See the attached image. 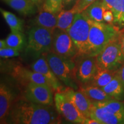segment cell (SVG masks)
I'll return each mask as SVG.
<instances>
[{"label": "cell", "mask_w": 124, "mask_h": 124, "mask_svg": "<svg viewBox=\"0 0 124 124\" xmlns=\"http://www.w3.org/2000/svg\"><path fill=\"white\" fill-rule=\"evenodd\" d=\"M52 106L33 103L27 99L14 102L9 119L16 124H57L61 123V118Z\"/></svg>", "instance_id": "cell-1"}, {"label": "cell", "mask_w": 124, "mask_h": 124, "mask_svg": "<svg viewBox=\"0 0 124 124\" xmlns=\"http://www.w3.org/2000/svg\"><path fill=\"white\" fill-rule=\"evenodd\" d=\"M120 29L106 23L92 21L89 36L87 55L96 56L111 41L120 37Z\"/></svg>", "instance_id": "cell-2"}, {"label": "cell", "mask_w": 124, "mask_h": 124, "mask_svg": "<svg viewBox=\"0 0 124 124\" xmlns=\"http://www.w3.org/2000/svg\"><path fill=\"white\" fill-rule=\"evenodd\" d=\"M57 78L67 87L77 89V60L66 58L53 51L43 54Z\"/></svg>", "instance_id": "cell-3"}, {"label": "cell", "mask_w": 124, "mask_h": 124, "mask_svg": "<svg viewBox=\"0 0 124 124\" xmlns=\"http://www.w3.org/2000/svg\"><path fill=\"white\" fill-rule=\"evenodd\" d=\"M92 20L84 12L75 14L73 23L67 31L73 40L81 56L87 55L89 36Z\"/></svg>", "instance_id": "cell-4"}, {"label": "cell", "mask_w": 124, "mask_h": 124, "mask_svg": "<svg viewBox=\"0 0 124 124\" xmlns=\"http://www.w3.org/2000/svg\"><path fill=\"white\" fill-rule=\"evenodd\" d=\"M98 67L117 71L124 63L120 38L111 41L95 56Z\"/></svg>", "instance_id": "cell-5"}, {"label": "cell", "mask_w": 124, "mask_h": 124, "mask_svg": "<svg viewBox=\"0 0 124 124\" xmlns=\"http://www.w3.org/2000/svg\"><path fill=\"white\" fill-rule=\"evenodd\" d=\"M52 33L44 28L35 25L29 31L27 49L35 54H45L52 51Z\"/></svg>", "instance_id": "cell-6"}, {"label": "cell", "mask_w": 124, "mask_h": 124, "mask_svg": "<svg viewBox=\"0 0 124 124\" xmlns=\"http://www.w3.org/2000/svg\"><path fill=\"white\" fill-rule=\"evenodd\" d=\"M52 51L61 56L76 59L80 56L78 48L67 31L56 28L52 33Z\"/></svg>", "instance_id": "cell-7"}, {"label": "cell", "mask_w": 124, "mask_h": 124, "mask_svg": "<svg viewBox=\"0 0 124 124\" xmlns=\"http://www.w3.org/2000/svg\"><path fill=\"white\" fill-rule=\"evenodd\" d=\"M54 103L56 111L67 121L72 124H85L87 118L79 112L64 93H55Z\"/></svg>", "instance_id": "cell-8"}, {"label": "cell", "mask_w": 124, "mask_h": 124, "mask_svg": "<svg viewBox=\"0 0 124 124\" xmlns=\"http://www.w3.org/2000/svg\"><path fill=\"white\" fill-rule=\"evenodd\" d=\"M53 89L47 85L36 83H28L25 89V98L33 103L52 106L54 102Z\"/></svg>", "instance_id": "cell-9"}, {"label": "cell", "mask_w": 124, "mask_h": 124, "mask_svg": "<svg viewBox=\"0 0 124 124\" xmlns=\"http://www.w3.org/2000/svg\"><path fill=\"white\" fill-rule=\"evenodd\" d=\"M77 64L78 80L83 83H89L95 75L98 70L95 56L85 55L80 56Z\"/></svg>", "instance_id": "cell-10"}, {"label": "cell", "mask_w": 124, "mask_h": 124, "mask_svg": "<svg viewBox=\"0 0 124 124\" xmlns=\"http://www.w3.org/2000/svg\"><path fill=\"white\" fill-rule=\"evenodd\" d=\"M74 90L67 87L62 92L64 93L82 115L87 118H90L92 102L81 91H75Z\"/></svg>", "instance_id": "cell-11"}, {"label": "cell", "mask_w": 124, "mask_h": 124, "mask_svg": "<svg viewBox=\"0 0 124 124\" xmlns=\"http://www.w3.org/2000/svg\"><path fill=\"white\" fill-rule=\"evenodd\" d=\"M31 68L32 70L39 72L46 77L51 83L54 91L56 92H62L64 90V89L60 83V80L54 73L44 56L34 62L32 64Z\"/></svg>", "instance_id": "cell-12"}, {"label": "cell", "mask_w": 124, "mask_h": 124, "mask_svg": "<svg viewBox=\"0 0 124 124\" xmlns=\"http://www.w3.org/2000/svg\"><path fill=\"white\" fill-rule=\"evenodd\" d=\"M13 75L22 83H26V85L32 82L39 84L46 85L52 87L51 83L46 77L39 72L33 70H29L22 66H16L13 69Z\"/></svg>", "instance_id": "cell-13"}, {"label": "cell", "mask_w": 124, "mask_h": 124, "mask_svg": "<svg viewBox=\"0 0 124 124\" xmlns=\"http://www.w3.org/2000/svg\"><path fill=\"white\" fill-rule=\"evenodd\" d=\"M90 118L95 119L100 124H124V115L114 114L93 103Z\"/></svg>", "instance_id": "cell-14"}, {"label": "cell", "mask_w": 124, "mask_h": 124, "mask_svg": "<svg viewBox=\"0 0 124 124\" xmlns=\"http://www.w3.org/2000/svg\"><path fill=\"white\" fill-rule=\"evenodd\" d=\"M13 94L10 89L4 83L0 85V121L7 123V118L13 105Z\"/></svg>", "instance_id": "cell-15"}, {"label": "cell", "mask_w": 124, "mask_h": 124, "mask_svg": "<svg viewBox=\"0 0 124 124\" xmlns=\"http://www.w3.org/2000/svg\"><path fill=\"white\" fill-rule=\"evenodd\" d=\"M107 9L114 16V25L119 29L124 27V0H103Z\"/></svg>", "instance_id": "cell-16"}, {"label": "cell", "mask_w": 124, "mask_h": 124, "mask_svg": "<svg viewBox=\"0 0 124 124\" xmlns=\"http://www.w3.org/2000/svg\"><path fill=\"white\" fill-rule=\"evenodd\" d=\"M101 89L114 100H124V86L117 73L108 85Z\"/></svg>", "instance_id": "cell-17"}, {"label": "cell", "mask_w": 124, "mask_h": 124, "mask_svg": "<svg viewBox=\"0 0 124 124\" xmlns=\"http://www.w3.org/2000/svg\"><path fill=\"white\" fill-rule=\"evenodd\" d=\"M58 14L43 10L40 12L35 19L36 25L44 28L53 32L57 28Z\"/></svg>", "instance_id": "cell-18"}, {"label": "cell", "mask_w": 124, "mask_h": 124, "mask_svg": "<svg viewBox=\"0 0 124 124\" xmlns=\"http://www.w3.org/2000/svg\"><path fill=\"white\" fill-rule=\"evenodd\" d=\"M7 4L21 15H33L36 12V3L32 0H7Z\"/></svg>", "instance_id": "cell-19"}, {"label": "cell", "mask_w": 124, "mask_h": 124, "mask_svg": "<svg viewBox=\"0 0 124 124\" xmlns=\"http://www.w3.org/2000/svg\"><path fill=\"white\" fill-rule=\"evenodd\" d=\"M107 9L103 0H97L87 8L83 12L92 21L105 23L103 21V13Z\"/></svg>", "instance_id": "cell-20"}, {"label": "cell", "mask_w": 124, "mask_h": 124, "mask_svg": "<svg viewBox=\"0 0 124 124\" xmlns=\"http://www.w3.org/2000/svg\"><path fill=\"white\" fill-rule=\"evenodd\" d=\"M117 71L102 69L98 67L95 75L90 82V86L102 88L108 84L117 75Z\"/></svg>", "instance_id": "cell-21"}, {"label": "cell", "mask_w": 124, "mask_h": 124, "mask_svg": "<svg viewBox=\"0 0 124 124\" xmlns=\"http://www.w3.org/2000/svg\"><path fill=\"white\" fill-rule=\"evenodd\" d=\"M81 91L91 101H102L113 99L106 94L101 88L97 86H90L80 89Z\"/></svg>", "instance_id": "cell-22"}, {"label": "cell", "mask_w": 124, "mask_h": 124, "mask_svg": "<svg viewBox=\"0 0 124 124\" xmlns=\"http://www.w3.org/2000/svg\"><path fill=\"white\" fill-rule=\"evenodd\" d=\"M96 106L104 108L106 110L116 114L124 115V102L114 99L102 101H91Z\"/></svg>", "instance_id": "cell-23"}, {"label": "cell", "mask_w": 124, "mask_h": 124, "mask_svg": "<svg viewBox=\"0 0 124 124\" xmlns=\"http://www.w3.org/2000/svg\"><path fill=\"white\" fill-rule=\"evenodd\" d=\"M76 13L72 8L69 10H62L58 13L57 28L67 31L73 23Z\"/></svg>", "instance_id": "cell-24"}, {"label": "cell", "mask_w": 124, "mask_h": 124, "mask_svg": "<svg viewBox=\"0 0 124 124\" xmlns=\"http://www.w3.org/2000/svg\"><path fill=\"white\" fill-rule=\"evenodd\" d=\"M0 11L9 25L11 32H22L23 22L21 19L11 12L1 9Z\"/></svg>", "instance_id": "cell-25"}, {"label": "cell", "mask_w": 124, "mask_h": 124, "mask_svg": "<svg viewBox=\"0 0 124 124\" xmlns=\"http://www.w3.org/2000/svg\"><path fill=\"white\" fill-rule=\"evenodd\" d=\"M8 46L20 50L24 45V36L22 32H11L6 39Z\"/></svg>", "instance_id": "cell-26"}, {"label": "cell", "mask_w": 124, "mask_h": 124, "mask_svg": "<svg viewBox=\"0 0 124 124\" xmlns=\"http://www.w3.org/2000/svg\"><path fill=\"white\" fill-rule=\"evenodd\" d=\"M43 10L58 14L63 9V0H45Z\"/></svg>", "instance_id": "cell-27"}, {"label": "cell", "mask_w": 124, "mask_h": 124, "mask_svg": "<svg viewBox=\"0 0 124 124\" xmlns=\"http://www.w3.org/2000/svg\"><path fill=\"white\" fill-rule=\"evenodd\" d=\"M95 1L97 0H78L72 9L76 13H81Z\"/></svg>", "instance_id": "cell-28"}, {"label": "cell", "mask_w": 124, "mask_h": 124, "mask_svg": "<svg viewBox=\"0 0 124 124\" xmlns=\"http://www.w3.org/2000/svg\"><path fill=\"white\" fill-rule=\"evenodd\" d=\"M20 55L19 50L12 47H7L0 49V56L2 58H9L16 57Z\"/></svg>", "instance_id": "cell-29"}, {"label": "cell", "mask_w": 124, "mask_h": 124, "mask_svg": "<svg viewBox=\"0 0 124 124\" xmlns=\"http://www.w3.org/2000/svg\"><path fill=\"white\" fill-rule=\"evenodd\" d=\"M103 21L105 23L114 25V16L110 10H105L103 13Z\"/></svg>", "instance_id": "cell-30"}, {"label": "cell", "mask_w": 124, "mask_h": 124, "mask_svg": "<svg viewBox=\"0 0 124 124\" xmlns=\"http://www.w3.org/2000/svg\"><path fill=\"white\" fill-rule=\"evenodd\" d=\"M78 0H63V9H69L75 5Z\"/></svg>", "instance_id": "cell-31"}, {"label": "cell", "mask_w": 124, "mask_h": 124, "mask_svg": "<svg viewBox=\"0 0 124 124\" xmlns=\"http://www.w3.org/2000/svg\"><path fill=\"white\" fill-rule=\"evenodd\" d=\"M117 74L120 77V79L122 81L124 86V63L121 66V67L117 71Z\"/></svg>", "instance_id": "cell-32"}, {"label": "cell", "mask_w": 124, "mask_h": 124, "mask_svg": "<svg viewBox=\"0 0 124 124\" xmlns=\"http://www.w3.org/2000/svg\"><path fill=\"white\" fill-rule=\"evenodd\" d=\"M85 124H100V122L94 118H87Z\"/></svg>", "instance_id": "cell-33"}, {"label": "cell", "mask_w": 124, "mask_h": 124, "mask_svg": "<svg viewBox=\"0 0 124 124\" xmlns=\"http://www.w3.org/2000/svg\"><path fill=\"white\" fill-rule=\"evenodd\" d=\"M120 40L121 46L122 51V52H123V54L124 55V31L123 32V33H121V35L120 37Z\"/></svg>", "instance_id": "cell-34"}, {"label": "cell", "mask_w": 124, "mask_h": 124, "mask_svg": "<svg viewBox=\"0 0 124 124\" xmlns=\"http://www.w3.org/2000/svg\"><path fill=\"white\" fill-rule=\"evenodd\" d=\"M7 44L6 42V40H0V49L5 48L7 47Z\"/></svg>", "instance_id": "cell-35"}, {"label": "cell", "mask_w": 124, "mask_h": 124, "mask_svg": "<svg viewBox=\"0 0 124 124\" xmlns=\"http://www.w3.org/2000/svg\"><path fill=\"white\" fill-rule=\"evenodd\" d=\"M32 1H34V2H35L36 4H37V3H39L40 1H41V0H32Z\"/></svg>", "instance_id": "cell-36"}, {"label": "cell", "mask_w": 124, "mask_h": 124, "mask_svg": "<svg viewBox=\"0 0 124 124\" xmlns=\"http://www.w3.org/2000/svg\"><path fill=\"white\" fill-rule=\"evenodd\" d=\"M4 1H7V0H4Z\"/></svg>", "instance_id": "cell-37"}]
</instances>
